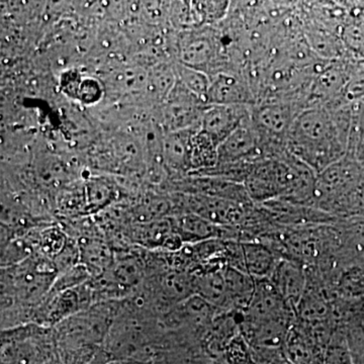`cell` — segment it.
<instances>
[{
    "mask_svg": "<svg viewBox=\"0 0 364 364\" xmlns=\"http://www.w3.org/2000/svg\"><path fill=\"white\" fill-rule=\"evenodd\" d=\"M287 150L316 176L337 162L342 144L334 109L320 105L299 112L287 136Z\"/></svg>",
    "mask_w": 364,
    "mask_h": 364,
    "instance_id": "6da1fadb",
    "label": "cell"
},
{
    "mask_svg": "<svg viewBox=\"0 0 364 364\" xmlns=\"http://www.w3.org/2000/svg\"><path fill=\"white\" fill-rule=\"evenodd\" d=\"M57 274L54 261L39 253L20 264L1 268V311L11 306L35 310L51 291Z\"/></svg>",
    "mask_w": 364,
    "mask_h": 364,
    "instance_id": "7a4b0ae2",
    "label": "cell"
},
{
    "mask_svg": "<svg viewBox=\"0 0 364 364\" xmlns=\"http://www.w3.org/2000/svg\"><path fill=\"white\" fill-rule=\"evenodd\" d=\"M55 344L53 328L28 324L1 330V364H47Z\"/></svg>",
    "mask_w": 364,
    "mask_h": 364,
    "instance_id": "3957f363",
    "label": "cell"
},
{
    "mask_svg": "<svg viewBox=\"0 0 364 364\" xmlns=\"http://www.w3.org/2000/svg\"><path fill=\"white\" fill-rule=\"evenodd\" d=\"M263 158H267L264 142L251 117L219 146L217 165L253 163Z\"/></svg>",
    "mask_w": 364,
    "mask_h": 364,
    "instance_id": "277c9868",
    "label": "cell"
},
{
    "mask_svg": "<svg viewBox=\"0 0 364 364\" xmlns=\"http://www.w3.org/2000/svg\"><path fill=\"white\" fill-rule=\"evenodd\" d=\"M208 105L177 81L165 100L164 127L166 133L200 129V119Z\"/></svg>",
    "mask_w": 364,
    "mask_h": 364,
    "instance_id": "5b68a950",
    "label": "cell"
},
{
    "mask_svg": "<svg viewBox=\"0 0 364 364\" xmlns=\"http://www.w3.org/2000/svg\"><path fill=\"white\" fill-rule=\"evenodd\" d=\"M208 105H254L255 93L244 71L220 72L210 76Z\"/></svg>",
    "mask_w": 364,
    "mask_h": 364,
    "instance_id": "8992f818",
    "label": "cell"
},
{
    "mask_svg": "<svg viewBox=\"0 0 364 364\" xmlns=\"http://www.w3.org/2000/svg\"><path fill=\"white\" fill-rule=\"evenodd\" d=\"M252 107L253 105H208L200 119V131L220 146L252 117Z\"/></svg>",
    "mask_w": 364,
    "mask_h": 364,
    "instance_id": "52a82bcc",
    "label": "cell"
},
{
    "mask_svg": "<svg viewBox=\"0 0 364 364\" xmlns=\"http://www.w3.org/2000/svg\"><path fill=\"white\" fill-rule=\"evenodd\" d=\"M287 305L298 306L306 289L305 272L296 263L279 260L269 279Z\"/></svg>",
    "mask_w": 364,
    "mask_h": 364,
    "instance_id": "ba28073f",
    "label": "cell"
},
{
    "mask_svg": "<svg viewBox=\"0 0 364 364\" xmlns=\"http://www.w3.org/2000/svg\"><path fill=\"white\" fill-rule=\"evenodd\" d=\"M200 129L169 132L163 138V162L176 172H191V141Z\"/></svg>",
    "mask_w": 364,
    "mask_h": 364,
    "instance_id": "9c48e42d",
    "label": "cell"
},
{
    "mask_svg": "<svg viewBox=\"0 0 364 364\" xmlns=\"http://www.w3.org/2000/svg\"><path fill=\"white\" fill-rule=\"evenodd\" d=\"M61 86L66 95L86 105H92L100 102L105 90L102 79L83 76L74 71L63 74Z\"/></svg>",
    "mask_w": 364,
    "mask_h": 364,
    "instance_id": "30bf717a",
    "label": "cell"
},
{
    "mask_svg": "<svg viewBox=\"0 0 364 364\" xmlns=\"http://www.w3.org/2000/svg\"><path fill=\"white\" fill-rule=\"evenodd\" d=\"M171 223L174 231L181 237L182 242L200 243L217 239L221 235V226L193 213L177 215Z\"/></svg>",
    "mask_w": 364,
    "mask_h": 364,
    "instance_id": "8fae6325",
    "label": "cell"
},
{
    "mask_svg": "<svg viewBox=\"0 0 364 364\" xmlns=\"http://www.w3.org/2000/svg\"><path fill=\"white\" fill-rule=\"evenodd\" d=\"M242 248L246 272L255 279H269L280 260L272 249L259 242H245Z\"/></svg>",
    "mask_w": 364,
    "mask_h": 364,
    "instance_id": "7c38bea8",
    "label": "cell"
},
{
    "mask_svg": "<svg viewBox=\"0 0 364 364\" xmlns=\"http://www.w3.org/2000/svg\"><path fill=\"white\" fill-rule=\"evenodd\" d=\"M149 72L144 70L142 67L124 66L112 69L100 78L104 82L105 90L114 93H133L144 90L147 85Z\"/></svg>",
    "mask_w": 364,
    "mask_h": 364,
    "instance_id": "4fadbf2b",
    "label": "cell"
},
{
    "mask_svg": "<svg viewBox=\"0 0 364 364\" xmlns=\"http://www.w3.org/2000/svg\"><path fill=\"white\" fill-rule=\"evenodd\" d=\"M229 306L246 309L250 305L255 293L256 279L247 272L229 267H224Z\"/></svg>",
    "mask_w": 364,
    "mask_h": 364,
    "instance_id": "5bb4252c",
    "label": "cell"
},
{
    "mask_svg": "<svg viewBox=\"0 0 364 364\" xmlns=\"http://www.w3.org/2000/svg\"><path fill=\"white\" fill-rule=\"evenodd\" d=\"M79 245L80 263L90 272L92 279L100 277L114 262L111 249L102 241L83 239Z\"/></svg>",
    "mask_w": 364,
    "mask_h": 364,
    "instance_id": "9a60e30c",
    "label": "cell"
},
{
    "mask_svg": "<svg viewBox=\"0 0 364 364\" xmlns=\"http://www.w3.org/2000/svg\"><path fill=\"white\" fill-rule=\"evenodd\" d=\"M195 294L214 306H229L224 268L200 273L195 279Z\"/></svg>",
    "mask_w": 364,
    "mask_h": 364,
    "instance_id": "2e32d148",
    "label": "cell"
},
{
    "mask_svg": "<svg viewBox=\"0 0 364 364\" xmlns=\"http://www.w3.org/2000/svg\"><path fill=\"white\" fill-rule=\"evenodd\" d=\"M85 188L87 213L98 212L109 207L119 195L116 184L105 177H90L85 181Z\"/></svg>",
    "mask_w": 364,
    "mask_h": 364,
    "instance_id": "e0dca14e",
    "label": "cell"
},
{
    "mask_svg": "<svg viewBox=\"0 0 364 364\" xmlns=\"http://www.w3.org/2000/svg\"><path fill=\"white\" fill-rule=\"evenodd\" d=\"M176 82L177 77L174 65L160 64L157 68L149 72L145 90L149 91L151 95L165 102Z\"/></svg>",
    "mask_w": 364,
    "mask_h": 364,
    "instance_id": "ac0fdd59",
    "label": "cell"
},
{
    "mask_svg": "<svg viewBox=\"0 0 364 364\" xmlns=\"http://www.w3.org/2000/svg\"><path fill=\"white\" fill-rule=\"evenodd\" d=\"M174 69L177 81L207 104L208 91L210 83V76L205 72L191 68L179 62L174 63Z\"/></svg>",
    "mask_w": 364,
    "mask_h": 364,
    "instance_id": "d6986e66",
    "label": "cell"
},
{
    "mask_svg": "<svg viewBox=\"0 0 364 364\" xmlns=\"http://www.w3.org/2000/svg\"><path fill=\"white\" fill-rule=\"evenodd\" d=\"M191 4L198 28L224 20L231 9L230 2L193 1Z\"/></svg>",
    "mask_w": 364,
    "mask_h": 364,
    "instance_id": "ffe728a7",
    "label": "cell"
},
{
    "mask_svg": "<svg viewBox=\"0 0 364 364\" xmlns=\"http://www.w3.org/2000/svg\"><path fill=\"white\" fill-rule=\"evenodd\" d=\"M58 208L63 214L75 215L87 213L85 182L72 184L63 189L58 198Z\"/></svg>",
    "mask_w": 364,
    "mask_h": 364,
    "instance_id": "44dd1931",
    "label": "cell"
},
{
    "mask_svg": "<svg viewBox=\"0 0 364 364\" xmlns=\"http://www.w3.org/2000/svg\"><path fill=\"white\" fill-rule=\"evenodd\" d=\"M146 364H169L167 363H164V361H160V360H150L149 363Z\"/></svg>",
    "mask_w": 364,
    "mask_h": 364,
    "instance_id": "7402d4cb",
    "label": "cell"
}]
</instances>
